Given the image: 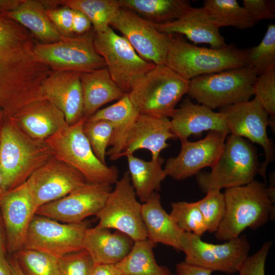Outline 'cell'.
Masks as SVG:
<instances>
[{
	"label": "cell",
	"mask_w": 275,
	"mask_h": 275,
	"mask_svg": "<svg viewBox=\"0 0 275 275\" xmlns=\"http://www.w3.org/2000/svg\"><path fill=\"white\" fill-rule=\"evenodd\" d=\"M260 165L256 149L242 137L227 136L222 153L209 172L197 175V181L204 193L245 185L255 180Z\"/></svg>",
	"instance_id": "obj_6"
},
{
	"label": "cell",
	"mask_w": 275,
	"mask_h": 275,
	"mask_svg": "<svg viewBox=\"0 0 275 275\" xmlns=\"http://www.w3.org/2000/svg\"><path fill=\"white\" fill-rule=\"evenodd\" d=\"M41 94L63 112L67 124H75L83 117L80 72L51 70L42 84Z\"/></svg>",
	"instance_id": "obj_20"
},
{
	"label": "cell",
	"mask_w": 275,
	"mask_h": 275,
	"mask_svg": "<svg viewBox=\"0 0 275 275\" xmlns=\"http://www.w3.org/2000/svg\"><path fill=\"white\" fill-rule=\"evenodd\" d=\"M155 244L147 238L134 241L127 255L116 264L123 275H171L170 270L159 265L153 252Z\"/></svg>",
	"instance_id": "obj_32"
},
{
	"label": "cell",
	"mask_w": 275,
	"mask_h": 275,
	"mask_svg": "<svg viewBox=\"0 0 275 275\" xmlns=\"http://www.w3.org/2000/svg\"><path fill=\"white\" fill-rule=\"evenodd\" d=\"M85 222L62 224L35 214L29 227L23 248L49 253L58 258L83 249Z\"/></svg>",
	"instance_id": "obj_14"
},
{
	"label": "cell",
	"mask_w": 275,
	"mask_h": 275,
	"mask_svg": "<svg viewBox=\"0 0 275 275\" xmlns=\"http://www.w3.org/2000/svg\"><path fill=\"white\" fill-rule=\"evenodd\" d=\"M171 275H175V274H174L171 273Z\"/></svg>",
	"instance_id": "obj_53"
},
{
	"label": "cell",
	"mask_w": 275,
	"mask_h": 275,
	"mask_svg": "<svg viewBox=\"0 0 275 275\" xmlns=\"http://www.w3.org/2000/svg\"><path fill=\"white\" fill-rule=\"evenodd\" d=\"M36 39L0 12V111L11 116L38 100L51 69L34 54Z\"/></svg>",
	"instance_id": "obj_1"
},
{
	"label": "cell",
	"mask_w": 275,
	"mask_h": 275,
	"mask_svg": "<svg viewBox=\"0 0 275 275\" xmlns=\"http://www.w3.org/2000/svg\"><path fill=\"white\" fill-rule=\"evenodd\" d=\"M231 134L242 137L261 146L264 160L259 174L266 179V169L274 159V147L267 135L270 125L269 115L254 98L252 100L228 105L220 108Z\"/></svg>",
	"instance_id": "obj_13"
},
{
	"label": "cell",
	"mask_w": 275,
	"mask_h": 275,
	"mask_svg": "<svg viewBox=\"0 0 275 275\" xmlns=\"http://www.w3.org/2000/svg\"><path fill=\"white\" fill-rule=\"evenodd\" d=\"M274 3L266 0H243V6L255 23L260 20L274 19Z\"/></svg>",
	"instance_id": "obj_44"
},
{
	"label": "cell",
	"mask_w": 275,
	"mask_h": 275,
	"mask_svg": "<svg viewBox=\"0 0 275 275\" xmlns=\"http://www.w3.org/2000/svg\"><path fill=\"white\" fill-rule=\"evenodd\" d=\"M3 13L27 29L41 42H54L65 37L48 18L41 1L19 0L14 9Z\"/></svg>",
	"instance_id": "obj_29"
},
{
	"label": "cell",
	"mask_w": 275,
	"mask_h": 275,
	"mask_svg": "<svg viewBox=\"0 0 275 275\" xmlns=\"http://www.w3.org/2000/svg\"><path fill=\"white\" fill-rule=\"evenodd\" d=\"M91 275H123L116 264L95 265Z\"/></svg>",
	"instance_id": "obj_47"
},
{
	"label": "cell",
	"mask_w": 275,
	"mask_h": 275,
	"mask_svg": "<svg viewBox=\"0 0 275 275\" xmlns=\"http://www.w3.org/2000/svg\"><path fill=\"white\" fill-rule=\"evenodd\" d=\"M93 42L112 79L125 93L156 65L142 58L126 39L111 26L102 32L94 31Z\"/></svg>",
	"instance_id": "obj_9"
},
{
	"label": "cell",
	"mask_w": 275,
	"mask_h": 275,
	"mask_svg": "<svg viewBox=\"0 0 275 275\" xmlns=\"http://www.w3.org/2000/svg\"><path fill=\"white\" fill-rule=\"evenodd\" d=\"M142 216L148 240L155 244L162 243L181 251L185 232L163 208L157 192L142 203Z\"/></svg>",
	"instance_id": "obj_26"
},
{
	"label": "cell",
	"mask_w": 275,
	"mask_h": 275,
	"mask_svg": "<svg viewBox=\"0 0 275 275\" xmlns=\"http://www.w3.org/2000/svg\"><path fill=\"white\" fill-rule=\"evenodd\" d=\"M250 250L245 235L222 244H213L203 241L198 235L185 232L181 244V251L185 254V262L227 274L238 272Z\"/></svg>",
	"instance_id": "obj_12"
},
{
	"label": "cell",
	"mask_w": 275,
	"mask_h": 275,
	"mask_svg": "<svg viewBox=\"0 0 275 275\" xmlns=\"http://www.w3.org/2000/svg\"><path fill=\"white\" fill-rule=\"evenodd\" d=\"M55 6L61 5L78 10L90 20L95 32L105 31L121 8L119 0L54 1Z\"/></svg>",
	"instance_id": "obj_34"
},
{
	"label": "cell",
	"mask_w": 275,
	"mask_h": 275,
	"mask_svg": "<svg viewBox=\"0 0 275 275\" xmlns=\"http://www.w3.org/2000/svg\"><path fill=\"white\" fill-rule=\"evenodd\" d=\"M258 75L245 66L191 79L187 94L211 109L249 100Z\"/></svg>",
	"instance_id": "obj_8"
},
{
	"label": "cell",
	"mask_w": 275,
	"mask_h": 275,
	"mask_svg": "<svg viewBox=\"0 0 275 275\" xmlns=\"http://www.w3.org/2000/svg\"><path fill=\"white\" fill-rule=\"evenodd\" d=\"M185 79L246 66L244 49L232 45L208 48L189 43L182 35L171 34L166 64Z\"/></svg>",
	"instance_id": "obj_5"
},
{
	"label": "cell",
	"mask_w": 275,
	"mask_h": 275,
	"mask_svg": "<svg viewBox=\"0 0 275 275\" xmlns=\"http://www.w3.org/2000/svg\"><path fill=\"white\" fill-rule=\"evenodd\" d=\"M175 139L169 117L140 114L129 131L120 157L146 149L151 152V159H156L169 146L167 141Z\"/></svg>",
	"instance_id": "obj_21"
},
{
	"label": "cell",
	"mask_w": 275,
	"mask_h": 275,
	"mask_svg": "<svg viewBox=\"0 0 275 275\" xmlns=\"http://www.w3.org/2000/svg\"><path fill=\"white\" fill-rule=\"evenodd\" d=\"M52 155L44 141L26 134L10 119L0 130V195L25 182Z\"/></svg>",
	"instance_id": "obj_3"
},
{
	"label": "cell",
	"mask_w": 275,
	"mask_h": 275,
	"mask_svg": "<svg viewBox=\"0 0 275 275\" xmlns=\"http://www.w3.org/2000/svg\"><path fill=\"white\" fill-rule=\"evenodd\" d=\"M189 82L166 65H157L135 84L128 96L140 114L169 118L187 94Z\"/></svg>",
	"instance_id": "obj_7"
},
{
	"label": "cell",
	"mask_w": 275,
	"mask_h": 275,
	"mask_svg": "<svg viewBox=\"0 0 275 275\" xmlns=\"http://www.w3.org/2000/svg\"><path fill=\"white\" fill-rule=\"evenodd\" d=\"M177 275H211L212 271L187 263L185 261L176 265Z\"/></svg>",
	"instance_id": "obj_46"
},
{
	"label": "cell",
	"mask_w": 275,
	"mask_h": 275,
	"mask_svg": "<svg viewBox=\"0 0 275 275\" xmlns=\"http://www.w3.org/2000/svg\"><path fill=\"white\" fill-rule=\"evenodd\" d=\"M12 255L24 275H58L59 258L56 256L25 248Z\"/></svg>",
	"instance_id": "obj_35"
},
{
	"label": "cell",
	"mask_w": 275,
	"mask_h": 275,
	"mask_svg": "<svg viewBox=\"0 0 275 275\" xmlns=\"http://www.w3.org/2000/svg\"><path fill=\"white\" fill-rule=\"evenodd\" d=\"M128 172L136 197L144 203L161 188L167 175L162 168L164 159L158 157L146 161L133 155L126 156Z\"/></svg>",
	"instance_id": "obj_30"
},
{
	"label": "cell",
	"mask_w": 275,
	"mask_h": 275,
	"mask_svg": "<svg viewBox=\"0 0 275 275\" xmlns=\"http://www.w3.org/2000/svg\"><path fill=\"white\" fill-rule=\"evenodd\" d=\"M25 182L37 210L88 182L77 170L52 156Z\"/></svg>",
	"instance_id": "obj_17"
},
{
	"label": "cell",
	"mask_w": 275,
	"mask_h": 275,
	"mask_svg": "<svg viewBox=\"0 0 275 275\" xmlns=\"http://www.w3.org/2000/svg\"><path fill=\"white\" fill-rule=\"evenodd\" d=\"M94 30L81 35L65 37L54 42L36 41L34 54L53 70L88 72L106 67L93 42Z\"/></svg>",
	"instance_id": "obj_10"
},
{
	"label": "cell",
	"mask_w": 275,
	"mask_h": 275,
	"mask_svg": "<svg viewBox=\"0 0 275 275\" xmlns=\"http://www.w3.org/2000/svg\"><path fill=\"white\" fill-rule=\"evenodd\" d=\"M202 199L196 202L207 228L210 233L217 230L225 214V201L224 193L220 190L207 191Z\"/></svg>",
	"instance_id": "obj_39"
},
{
	"label": "cell",
	"mask_w": 275,
	"mask_h": 275,
	"mask_svg": "<svg viewBox=\"0 0 275 275\" xmlns=\"http://www.w3.org/2000/svg\"><path fill=\"white\" fill-rule=\"evenodd\" d=\"M134 241L125 234L96 226L86 231L83 249L91 256L95 265L116 264L131 250Z\"/></svg>",
	"instance_id": "obj_25"
},
{
	"label": "cell",
	"mask_w": 275,
	"mask_h": 275,
	"mask_svg": "<svg viewBox=\"0 0 275 275\" xmlns=\"http://www.w3.org/2000/svg\"><path fill=\"white\" fill-rule=\"evenodd\" d=\"M83 131L97 158L106 164V149L113 132L112 124L106 120L87 119L83 126Z\"/></svg>",
	"instance_id": "obj_38"
},
{
	"label": "cell",
	"mask_w": 275,
	"mask_h": 275,
	"mask_svg": "<svg viewBox=\"0 0 275 275\" xmlns=\"http://www.w3.org/2000/svg\"><path fill=\"white\" fill-rule=\"evenodd\" d=\"M110 26L123 34L137 53L155 65H165L171 35L160 32L155 23L134 12L121 8Z\"/></svg>",
	"instance_id": "obj_15"
},
{
	"label": "cell",
	"mask_w": 275,
	"mask_h": 275,
	"mask_svg": "<svg viewBox=\"0 0 275 275\" xmlns=\"http://www.w3.org/2000/svg\"><path fill=\"white\" fill-rule=\"evenodd\" d=\"M48 18L60 32L65 37L74 36L72 32L73 10L67 7L46 9Z\"/></svg>",
	"instance_id": "obj_43"
},
{
	"label": "cell",
	"mask_w": 275,
	"mask_h": 275,
	"mask_svg": "<svg viewBox=\"0 0 275 275\" xmlns=\"http://www.w3.org/2000/svg\"><path fill=\"white\" fill-rule=\"evenodd\" d=\"M1 186H2V177H1V172H0V194L1 193Z\"/></svg>",
	"instance_id": "obj_52"
},
{
	"label": "cell",
	"mask_w": 275,
	"mask_h": 275,
	"mask_svg": "<svg viewBox=\"0 0 275 275\" xmlns=\"http://www.w3.org/2000/svg\"><path fill=\"white\" fill-rule=\"evenodd\" d=\"M92 29V23L88 17L81 11L73 10L72 32L74 35L84 34Z\"/></svg>",
	"instance_id": "obj_45"
},
{
	"label": "cell",
	"mask_w": 275,
	"mask_h": 275,
	"mask_svg": "<svg viewBox=\"0 0 275 275\" xmlns=\"http://www.w3.org/2000/svg\"><path fill=\"white\" fill-rule=\"evenodd\" d=\"M225 212L215 232V237L228 241L246 228L265 225L274 211V187L256 180L243 185L225 189Z\"/></svg>",
	"instance_id": "obj_2"
},
{
	"label": "cell",
	"mask_w": 275,
	"mask_h": 275,
	"mask_svg": "<svg viewBox=\"0 0 275 275\" xmlns=\"http://www.w3.org/2000/svg\"><path fill=\"white\" fill-rule=\"evenodd\" d=\"M112 189V185L87 182L66 196L40 206L35 214L65 223H80L96 215Z\"/></svg>",
	"instance_id": "obj_16"
},
{
	"label": "cell",
	"mask_w": 275,
	"mask_h": 275,
	"mask_svg": "<svg viewBox=\"0 0 275 275\" xmlns=\"http://www.w3.org/2000/svg\"><path fill=\"white\" fill-rule=\"evenodd\" d=\"M246 66L257 75L275 68V25L270 23L257 46L244 49Z\"/></svg>",
	"instance_id": "obj_36"
},
{
	"label": "cell",
	"mask_w": 275,
	"mask_h": 275,
	"mask_svg": "<svg viewBox=\"0 0 275 275\" xmlns=\"http://www.w3.org/2000/svg\"><path fill=\"white\" fill-rule=\"evenodd\" d=\"M253 95L270 116V125L273 127L275 116V68L258 76L254 86Z\"/></svg>",
	"instance_id": "obj_40"
},
{
	"label": "cell",
	"mask_w": 275,
	"mask_h": 275,
	"mask_svg": "<svg viewBox=\"0 0 275 275\" xmlns=\"http://www.w3.org/2000/svg\"><path fill=\"white\" fill-rule=\"evenodd\" d=\"M84 97L83 117L88 119L104 104L126 94L113 80L106 67L80 73Z\"/></svg>",
	"instance_id": "obj_28"
},
{
	"label": "cell",
	"mask_w": 275,
	"mask_h": 275,
	"mask_svg": "<svg viewBox=\"0 0 275 275\" xmlns=\"http://www.w3.org/2000/svg\"><path fill=\"white\" fill-rule=\"evenodd\" d=\"M7 260L13 275H24L12 256L8 257Z\"/></svg>",
	"instance_id": "obj_49"
},
{
	"label": "cell",
	"mask_w": 275,
	"mask_h": 275,
	"mask_svg": "<svg viewBox=\"0 0 275 275\" xmlns=\"http://www.w3.org/2000/svg\"><path fill=\"white\" fill-rule=\"evenodd\" d=\"M272 241L265 242L253 255L248 256L238 271L239 275H265V266Z\"/></svg>",
	"instance_id": "obj_42"
},
{
	"label": "cell",
	"mask_w": 275,
	"mask_h": 275,
	"mask_svg": "<svg viewBox=\"0 0 275 275\" xmlns=\"http://www.w3.org/2000/svg\"><path fill=\"white\" fill-rule=\"evenodd\" d=\"M0 275H13L6 255L0 253Z\"/></svg>",
	"instance_id": "obj_48"
},
{
	"label": "cell",
	"mask_w": 275,
	"mask_h": 275,
	"mask_svg": "<svg viewBox=\"0 0 275 275\" xmlns=\"http://www.w3.org/2000/svg\"><path fill=\"white\" fill-rule=\"evenodd\" d=\"M0 253L5 255L7 253L5 236H3L0 225Z\"/></svg>",
	"instance_id": "obj_50"
},
{
	"label": "cell",
	"mask_w": 275,
	"mask_h": 275,
	"mask_svg": "<svg viewBox=\"0 0 275 275\" xmlns=\"http://www.w3.org/2000/svg\"><path fill=\"white\" fill-rule=\"evenodd\" d=\"M161 32L185 36L196 43L208 44L211 48L227 45L217 28L203 7H191L179 18L162 24H155Z\"/></svg>",
	"instance_id": "obj_23"
},
{
	"label": "cell",
	"mask_w": 275,
	"mask_h": 275,
	"mask_svg": "<svg viewBox=\"0 0 275 275\" xmlns=\"http://www.w3.org/2000/svg\"><path fill=\"white\" fill-rule=\"evenodd\" d=\"M87 119L83 117L75 124H65L44 142L53 157L77 170L88 182L115 184L118 170L103 164L94 153L83 131Z\"/></svg>",
	"instance_id": "obj_4"
},
{
	"label": "cell",
	"mask_w": 275,
	"mask_h": 275,
	"mask_svg": "<svg viewBox=\"0 0 275 275\" xmlns=\"http://www.w3.org/2000/svg\"><path fill=\"white\" fill-rule=\"evenodd\" d=\"M171 122L172 132L181 142L204 131H216L230 134L224 115L202 104L186 99L176 108Z\"/></svg>",
	"instance_id": "obj_22"
},
{
	"label": "cell",
	"mask_w": 275,
	"mask_h": 275,
	"mask_svg": "<svg viewBox=\"0 0 275 275\" xmlns=\"http://www.w3.org/2000/svg\"><path fill=\"white\" fill-rule=\"evenodd\" d=\"M94 266L91 256L83 249L59 258L58 275H91Z\"/></svg>",
	"instance_id": "obj_41"
},
{
	"label": "cell",
	"mask_w": 275,
	"mask_h": 275,
	"mask_svg": "<svg viewBox=\"0 0 275 275\" xmlns=\"http://www.w3.org/2000/svg\"><path fill=\"white\" fill-rule=\"evenodd\" d=\"M36 210L25 182L0 195L7 252L12 255L23 248L29 227Z\"/></svg>",
	"instance_id": "obj_19"
},
{
	"label": "cell",
	"mask_w": 275,
	"mask_h": 275,
	"mask_svg": "<svg viewBox=\"0 0 275 275\" xmlns=\"http://www.w3.org/2000/svg\"><path fill=\"white\" fill-rule=\"evenodd\" d=\"M139 114L126 93L114 104L99 109L87 119L106 120L112 124L113 132L109 144L111 148L106 152L111 160L120 158L129 131Z\"/></svg>",
	"instance_id": "obj_27"
},
{
	"label": "cell",
	"mask_w": 275,
	"mask_h": 275,
	"mask_svg": "<svg viewBox=\"0 0 275 275\" xmlns=\"http://www.w3.org/2000/svg\"><path fill=\"white\" fill-rule=\"evenodd\" d=\"M4 121V115L2 111H0V130Z\"/></svg>",
	"instance_id": "obj_51"
},
{
	"label": "cell",
	"mask_w": 275,
	"mask_h": 275,
	"mask_svg": "<svg viewBox=\"0 0 275 275\" xmlns=\"http://www.w3.org/2000/svg\"><path fill=\"white\" fill-rule=\"evenodd\" d=\"M203 3L210 19L219 29L231 26L244 30L255 24L244 7L236 0H205Z\"/></svg>",
	"instance_id": "obj_33"
},
{
	"label": "cell",
	"mask_w": 275,
	"mask_h": 275,
	"mask_svg": "<svg viewBox=\"0 0 275 275\" xmlns=\"http://www.w3.org/2000/svg\"><path fill=\"white\" fill-rule=\"evenodd\" d=\"M31 138L44 141L67 124L65 116L46 99L33 102L9 118Z\"/></svg>",
	"instance_id": "obj_24"
},
{
	"label": "cell",
	"mask_w": 275,
	"mask_h": 275,
	"mask_svg": "<svg viewBox=\"0 0 275 275\" xmlns=\"http://www.w3.org/2000/svg\"><path fill=\"white\" fill-rule=\"evenodd\" d=\"M228 135L211 131L203 139L181 142L178 155L169 158L163 168L167 176L182 180L197 175L204 168H211L220 157Z\"/></svg>",
	"instance_id": "obj_18"
},
{
	"label": "cell",
	"mask_w": 275,
	"mask_h": 275,
	"mask_svg": "<svg viewBox=\"0 0 275 275\" xmlns=\"http://www.w3.org/2000/svg\"><path fill=\"white\" fill-rule=\"evenodd\" d=\"M171 216L184 232L201 236L207 228L196 202L179 201L171 204Z\"/></svg>",
	"instance_id": "obj_37"
},
{
	"label": "cell",
	"mask_w": 275,
	"mask_h": 275,
	"mask_svg": "<svg viewBox=\"0 0 275 275\" xmlns=\"http://www.w3.org/2000/svg\"><path fill=\"white\" fill-rule=\"evenodd\" d=\"M121 8L131 10L155 23L179 18L191 6L187 0H119Z\"/></svg>",
	"instance_id": "obj_31"
},
{
	"label": "cell",
	"mask_w": 275,
	"mask_h": 275,
	"mask_svg": "<svg viewBox=\"0 0 275 275\" xmlns=\"http://www.w3.org/2000/svg\"><path fill=\"white\" fill-rule=\"evenodd\" d=\"M131 183L128 171L115 183L100 210L96 214L97 226L114 229L121 232L134 241L147 238L142 219V205Z\"/></svg>",
	"instance_id": "obj_11"
}]
</instances>
